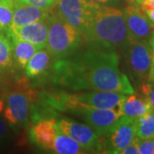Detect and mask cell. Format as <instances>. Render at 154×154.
Segmentation results:
<instances>
[{"instance_id": "obj_16", "label": "cell", "mask_w": 154, "mask_h": 154, "mask_svg": "<svg viewBox=\"0 0 154 154\" xmlns=\"http://www.w3.org/2000/svg\"><path fill=\"white\" fill-rule=\"evenodd\" d=\"M51 151L58 154H78L84 153L86 152L74 139L63 132L58 126Z\"/></svg>"}, {"instance_id": "obj_26", "label": "cell", "mask_w": 154, "mask_h": 154, "mask_svg": "<svg viewBox=\"0 0 154 154\" xmlns=\"http://www.w3.org/2000/svg\"><path fill=\"white\" fill-rule=\"evenodd\" d=\"M150 47H151V51H152V65H151V69H150L148 77H152L154 75V32L150 38Z\"/></svg>"}, {"instance_id": "obj_20", "label": "cell", "mask_w": 154, "mask_h": 154, "mask_svg": "<svg viewBox=\"0 0 154 154\" xmlns=\"http://www.w3.org/2000/svg\"><path fill=\"white\" fill-rule=\"evenodd\" d=\"M14 62L13 45L8 34L0 32V69L11 68Z\"/></svg>"}, {"instance_id": "obj_24", "label": "cell", "mask_w": 154, "mask_h": 154, "mask_svg": "<svg viewBox=\"0 0 154 154\" xmlns=\"http://www.w3.org/2000/svg\"><path fill=\"white\" fill-rule=\"evenodd\" d=\"M142 92L144 94V98L150 103L152 110L154 112V85L152 83L146 82L142 85Z\"/></svg>"}, {"instance_id": "obj_28", "label": "cell", "mask_w": 154, "mask_h": 154, "mask_svg": "<svg viewBox=\"0 0 154 154\" xmlns=\"http://www.w3.org/2000/svg\"><path fill=\"white\" fill-rule=\"evenodd\" d=\"M90 1L95 2V3L99 4V5H107V4H110V3L114 2L115 0H90Z\"/></svg>"}, {"instance_id": "obj_14", "label": "cell", "mask_w": 154, "mask_h": 154, "mask_svg": "<svg viewBox=\"0 0 154 154\" xmlns=\"http://www.w3.org/2000/svg\"><path fill=\"white\" fill-rule=\"evenodd\" d=\"M57 128V121L49 119L38 122L30 129V140L44 149L51 150Z\"/></svg>"}, {"instance_id": "obj_34", "label": "cell", "mask_w": 154, "mask_h": 154, "mask_svg": "<svg viewBox=\"0 0 154 154\" xmlns=\"http://www.w3.org/2000/svg\"><path fill=\"white\" fill-rule=\"evenodd\" d=\"M11 1H13V2H16V3H17V0H11Z\"/></svg>"}, {"instance_id": "obj_7", "label": "cell", "mask_w": 154, "mask_h": 154, "mask_svg": "<svg viewBox=\"0 0 154 154\" xmlns=\"http://www.w3.org/2000/svg\"><path fill=\"white\" fill-rule=\"evenodd\" d=\"M127 31L130 41L150 43L154 24L139 4H130L123 11Z\"/></svg>"}, {"instance_id": "obj_6", "label": "cell", "mask_w": 154, "mask_h": 154, "mask_svg": "<svg viewBox=\"0 0 154 154\" xmlns=\"http://www.w3.org/2000/svg\"><path fill=\"white\" fill-rule=\"evenodd\" d=\"M121 105L112 109H98L91 107H75L70 109L74 114L79 116L101 137H105L119 117L122 116Z\"/></svg>"}, {"instance_id": "obj_30", "label": "cell", "mask_w": 154, "mask_h": 154, "mask_svg": "<svg viewBox=\"0 0 154 154\" xmlns=\"http://www.w3.org/2000/svg\"><path fill=\"white\" fill-rule=\"evenodd\" d=\"M4 110H5V102H4L3 99L0 98V113Z\"/></svg>"}, {"instance_id": "obj_4", "label": "cell", "mask_w": 154, "mask_h": 154, "mask_svg": "<svg viewBox=\"0 0 154 154\" xmlns=\"http://www.w3.org/2000/svg\"><path fill=\"white\" fill-rule=\"evenodd\" d=\"M99 5L90 0H57L50 10L52 15L77 29L85 37Z\"/></svg>"}, {"instance_id": "obj_1", "label": "cell", "mask_w": 154, "mask_h": 154, "mask_svg": "<svg viewBox=\"0 0 154 154\" xmlns=\"http://www.w3.org/2000/svg\"><path fill=\"white\" fill-rule=\"evenodd\" d=\"M56 83L73 90L110 91L134 94L128 78L119 69L116 50L93 46L54 64Z\"/></svg>"}, {"instance_id": "obj_25", "label": "cell", "mask_w": 154, "mask_h": 154, "mask_svg": "<svg viewBox=\"0 0 154 154\" xmlns=\"http://www.w3.org/2000/svg\"><path fill=\"white\" fill-rule=\"evenodd\" d=\"M120 154H139V146H138L137 138L133 141L132 143L128 145L123 149L119 152Z\"/></svg>"}, {"instance_id": "obj_13", "label": "cell", "mask_w": 154, "mask_h": 154, "mask_svg": "<svg viewBox=\"0 0 154 154\" xmlns=\"http://www.w3.org/2000/svg\"><path fill=\"white\" fill-rule=\"evenodd\" d=\"M51 10H45L36 6L16 3L12 22L10 28H18L32 22L49 18ZM9 28V29H10Z\"/></svg>"}, {"instance_id": "obj_3", "label": "cell", "mask_w": 154, "mask_h": 154, "mask_svg": "<svg viewBox=\"0 0 154 154\" xmlns=\"http://www.w3.org/2000/svg\"><path fill=\"white\" fill-rule=\"evenodd\" d=\"M85 38L77 29L63 22L54 15L48 18V37L46 49L55 59H62L75 54Z\"/></svg>"}, {"instance_id": "obj_8", "label": "cell", "mask_w": 154, "mask_h": 154, "mask_svg": "<svg viewBox=\"0 0 154 154\" xmlns=\"http://www.w3.org/2000/svg\"><path fill=\"white\" fill-rule=\"evenodd\" d=\"M33 91H14L6 98L5 117L12 125L27 123L30 103L35 99Z\"/></svg>"}, {"instance_id": "obj_29", "label": "cell", "mask_w": 154, "mask_h": 154, "mask_svg": "<svg viewBox=\"0 0 154 154\" xmlns=\"http://www.w3.org/2000/svg\"><path fill=\"white\" fill-rule=\"evenodd\" d=\"M146 13L147 17H148V18L150 19V21L154 24V9L153 10H152V11H146Z\"/></svg>"}, {"instance_id": "obj_15", "label": "cell", "mask_w": 154, "mask_h": 154, "mask_svg": "<svg viewBox=\"0 0 154 154\" xmlns=\"http://www.w3.org/2000/svg\"><path fill=\"white\" fill-rule=\"evenodd\" d=\"M121 110L122 115L132 119H138L146 114L152 111L151 105L146 99H142L134 94H128L122 103Z\"/></svg>"}, {"instance_id": "obj_12", "label": "cell", "mask_w": 154, "mask_h": 154, "mask_svg": "<svg viewBox=\"0 0 154 154\" xmlns=\"http://www.w3.org/2000/svg\"><path fill=\"white\" fill-rule=\"evenodd\" d=\"M9 37L25 40L42 49L46 47L48 37V18L32 22L18 28H10L6 31Z\"/></svg>"}, {"instance_id": "obj_27", "label": "cell", "mask_w": 154, "mask_h": 154, "mask_svg": "<svg viewBox=\"0 0 154 154\" xmlns=\"http://www.w3.org/2000/svg\"><path fill=\"white\" fill-rule=\"evenodd\" d=\"M6 129H7V125H6L5 122L4 120H0V139L5 134Z\"/></svg>"}, {"instance_id": "obj_18", "label": "cell", "mask_w": 154, "mask_h": 154, "mask_svg": "<svg viewBox=\"0 0 154 154\" xmlns=\"http://www.w3.org/2000/svg\"><path fill=\"white\" fill-rule=\"evenodd\" d=\"M51 57V56L47 49L42 48L38 50L25 67L27 75L33 78L42 74L49 66Z\"/></svg>"}, {"instance_id": "obj_32", "label": "cell", "mask_w": 154, "mask_h": 154, "mask_svg": "<svg viewBox=\"0 0 154 154\" xmlns=\"http://www.w3.org/2000/svg\"><path fill=\"white\" fill-rule=\"evenodd\" d=\"M145 1H148V0H138L137 4H139V5H140L142 2H145Z\"/></svg>"}, {"instance_id": "obj_11", "label": "cell", "mask_w": 154, "mask_h": 154, "mask_svg": "<svg viewBox=\"0 0 154 154\" xmlns=\"http://www.w3.org/2000/svg\"><path fill=\"white\" fill-rule=\"evenodd\" d=\"M128 63L133 75L140 80L147 79L152 65V51L150 43L130 41Z\"/></svg>"}, {"instance_id": "obj_23", "label": "cell", "mask_w": 154, "mask_h": 154, "mask_svg": "<svg viewBox=\"0 0 154 154\" xmlns=\"http://www.w3.org/2000/svg\"><path fill=\"white\" fill-rule=\"evenodd\" d=\"M57 0H17V3L36 6L41 9L49 10L55 5Z\"/></svg>"}, {"instance_id": "obj_17", "label": "cell", "mask_w": 154, "mask_h": 154, "mask_svg": "<svg viewBox=\"0 0 154 154\" xmlns=\"http://www.w3.org/2000/svg\"><path fill=\"white\" fill-rule=\"evenodd\" d=\"M10 38L11 39L13 45L14 60L17 62L19 66L25 69L28 61L31 59L33 54L40 48L25 40H22L14 37H10Z\"/></svg>"}, {"instance_id": "obj_5", "label": "cell", "mask_w": 154, "mask_h": 154, "mask_svg": "<svg viewBox=\"0 0 154 154\" xmlns=\"http://www.w3.org/2000/svg\"><path fill=\"white\" fill-rule=\"evenodd\" d=\"M127 94L110 91H92L74 94H63L59 97L62 109L70 110L75 107H91L112 109L121 105Z\"/></svg>"}, {"instance_id": "obj_33", "label": "cell", "mask_w": 154, "mask_h": 154, "mask_svg": "<svg viewBox=\"0 0 154 154\" xmlns=\"http://www.w3.org/2000/svg\"><path fill=\"white\" fill-rule=\"evenodd\" d=\"M2 86V76H1V69H0V88Z\"/></svg>"}, {"instance_id": "obj_22", "label": "cell", "mask_w": 154, "mask_h": 154, "mask_svg": "<svg viewBox=\"0 0 154 154\" xmlns=\"http://www.w3.org/2000/svg\"><path fill=\"white\" fill-rule=\"evenodd\" d=\"M139 154H154V138L141 140L137 138Z\"/></svg>"}, {"instance_id": "obj_21", "label": "cell", "mask_w": 154, "mask_h": 154, "mask_svg": "<svg viewBox=\"0 0 154 154\" xmlns=\"http://www.w3.org/2000/svg\"><path fill=\"white\" fill-rule=\"evenodd\" d=\"M16 2L0 0V31H7L11 25Z\"/></svg>"}, {"instance_id": "obj_35", "label": "cell", "mask_w": 154, "mask_h": 154, "mask_svg": "<svg viewBox=\"0 0 154 154\" xmlns=\"http://www.w3.org/2000/svg\"><path fill=\"white\" fill-rule=\"evenodd\" d=\"M135 2H136V3H137V2H138V0H135Z\"/></svg>"}, {"instance_id": "obj_36", "label": "cell", "mask_w": 154, "mask_h": 154, "mask_svg": "<svg viewBox=\"0 0 154 154\" xmlns=\"http://www.w3.org/2000/svg\"><path fill=\"white\" fill-rule=\"evenodd\" d=\"M153 138H154V137H153Z\"/></svg>"}, {"instance_id": "obj_2", "label": "cell", "mask_w": 154, "mask_h": 154, "mask_svg": "<svg viewBox=\"0 0 154 154\" xmlns=\"http://www.w3.org/2000/svg\"><path fill=\"white\" fill-rule=\"evenodd\" d=\"M84 38L93 46L113 50L128 48L130 39L123 11L114 7L99 5Z\"/></svg>"}, {"instance_id": "obj_9", "label": "cell", "mask_w": 154, "mask_h": 154, "mask_svg": "<svg viewBox=\"0 0 154 154\" xmlns=\"http://www.w3.org/2000/svg\"><path fill=\"white\" fill-rule=\"evenodd\" d=\"M105 137L107 139L108 146L106 152L119 153L122 149L137 138L135 120L127 116H121Z\"/></svg>"}, {"instance_id": "obj_19", "label": "cell", "mask_w": 154, "mask_h": 154, "mask_svg": "<svg viewBox=\"0 0 154 154\" xmlns=\"http://www.w3.org/2000/svg\"><path fill=\"white\" fill-rule=\"evenodd\" d=\"M136 136L146 140L154 137V112L151 111L143 116L135 119Z\"/></svg>"}, {"instance_id": "obj_10", "label": "cell", "mask_w": 154, "mask_h": 154, "mask_svg": "<svg viewBox=\"0 0 154 154\" xmlns=\"http://www.w3.org/2000/svg\"><path fill=\"white\" fill-rule=\"evenodd\" d=\"M57 126L63 132L74 139L85 151L94 149L100 151L103 146L100 136L88 125L63 118L57 121Z\"/></svg>"}, {"instance_id": "obj_31", "label": "cell", "mask_w": 154, "mask_h": 154, "mask_svg": "<svg viewBox=\"0 0 154 154\" xmlns=\"http://www.w3.org/2000/svg\"><path fill=\"white\" fill-rule=\"evenodd\" d=\"M125 2L128 3V4H134V3H136L135 0H124Z\"/></svg>"}]
</instances>
